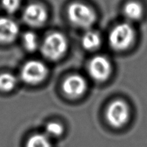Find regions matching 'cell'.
Segmentation results:
<instances>
[{
  "label": "cell",
  "mask_w": 147,
  "mask_h": 147,
  "mask_svg": "<svg viewBox=\"0 0 147 147\" xmlns=\"http://www.w3.org/2000/svg\"><path fill=\"white\" fill-rule=\"evenodd\" d=\"M135 32L128 23H121L113 27L109 34V44L113 50H126L134 43Z\"/></svg>",
  "instance_id": "cell-3"
},
{
  "label": "cell",
  "mask_w": 147,
  "mask_h": 147,
  "mask_svg": "<svg viewBox=\"0 0 147 147\" xmlns=\"http://www.w3.org/2000/svg\"><path fill=\"white\" fill-rule=\"evenodd\" d=\"M67 13L70 22L80 28H89L96 19L94 10L80 1L71 3L67 7Z\"/></svg>",
  "instance_id": "cell-1"
},
{
  "label": "cell",
  "mask_w": 147,
  "mask_h": 147,
  "mask_svg": "<svg viewBox=\"0 0 147 147\" xmlns=\"http://www.w3.org/2000/svg\"><path fill=\"white\" fill-rule=\"evenodd\" d=\"M17 78L11 73H4L0 75V90L11 91L17 85Z\"/></svg>",
  "instance_id": "cell-13"
},
{
  "label": "cell",
  "mask_w": 147,
  "mask_h": 147,
  "mask_svg": "<svg viewBox=\"0 0 147 147\" xmlns=\"http://www.w3.org/2000/svg\"><path fill=\"white\" fill-rule=\"evenodd\" d=\"M20 0H1L3 8L9 14L16 12L20 8Z\"/></svg>",
  "instance_id": "cell-16"
},
{
  "label": "cell",
  "mask_w": 147,
  "mask_h": 147,
  "mask_svg": "<svg viewBox=\"0 0 147 147\" xmlns=\"http://www.w3.org/2000/svg\"><path fill=\"white\" fill-rule=\"evenodd\" d=\"M18 24L11 19L0 18V43H10L17 38L19 34Z\"/></svg>",
  "instance_id": "cell-9"
},
{
  "label": "cell",
  "mask_w": 147,
  "mask_h": 147,
  "mask_svg": "<svg viewBox=\"0 0 147 147\" xmlns=\"http://www.w3.org/2000/svg\"><path fill=\"white\" fill-rule=\"evenodd\" d=\"M23 44L26 50L33 52L38 47V40L34 33L28 32L23 35Z\"/></svg>",
  "instance_id": "cell-14"
},
{
  "label": "cell",
  "mask_w": 147,
  "mask_h": 147,
  "mask_svg": "<svg viewBox=\"0 0 147 147\" xmlns=\"http://www.w3.org/2000/svg\"><path fill=\"white\" fill-rule=\"evenodd\" d=\"M143 13V7L138 1H128L123 7V14L126 18L130 21H137L140 20Z\"/></svg>",
  "instance_id": "cell-10"
},
{
  "label": "cell",
  "mask_w": 147,
  "mask_h": 147,
  "mask_svg": "<svg viewBox=\"0 0 147 147\" xmlns=\"http://www.w3.org/2000/svg\"><path fill=\"white\" fill-rule=\"evenodd\" d=\"M130 111L128 105L121 100L112 102L106 111V119L109 124L114 128L124 126L129 121Z\"/></svg>",
  "instance_id": "cell-4"
},
{
  "label": "cell",
  "mask_w": 147,
  "mask_h": 147,
  "mask_svg": "<svg viewBox=\"0 0 147 147\" xmlns=\"http://www.w3.org/2000/svg\"><path fill=\"white\" fill-rule=\"evenodd\" d=\"M22 17L24 22L28 25L37 27L45 24L47 19V12L41 4L33 3L25 7Z\"/></svg>",
  "instance_id": "cell-7"
},
{
  "label": "cell",
  "mask_w": 147,
  "mask_h": 147,
  "mask_svg": "<svg viewBox=\"0 0 147 147\" xmlns=\"http://www.w3.org/2000/svg\"><path fill=\"white\" fill-rule=\"evenodd\" d=\"M67 48V42L65 36L61 33L53 32L42 43L41 52L46 58L57 60L64 55Z\"/></svg>",
  "instance_id": "cell-2"
},
{
  "label": "cell",
  "mask_w": 147,
  "mask_h": 147,
  "mask_svg": "<svg viewBox=\"0 0 147 147\" xmlns=\"http://www.w3.org/2000/svg\"><path fill=\"white\" fill-rule=\"evenodd\" d=\"M112 67L109 60L103 56H96L91 60L88 65V73L93 80L103 82L111 76Z\"/></svg>",
  "instance_id": "cell-6"
},
{
  "label": "cell",
  "mask_w": 147,
  "mask_h": 147,
  "mask_svg": "<svg viewBox=\"0 0 147 147\" xmlns=\"http://www.w3.org/2000/svg\"><path fill=\"white\" fill-rule=\"evenodd\" d=\"M87 88V83L82 76L73 75L65 80L63 84V90L67 96L71 98H77L82 96Z\"/></svg>",
  "instance_id": "cell-8"
},
{
  "label": "cell",
  "mask_w": 147,
  "mask_h": 147,
  "mask_svg": "<svg viewBox=\"0 0 147 147\" xmlns=\"http://www.w3.org/2000/svg\"><path fill=\"white\" fill-rule=\"evenodd\" d=\"M101 44V39L97 32L88 31L83 35L82 38V45L88 50H94Z\"/></svg>",
  "instance_id": "cell-11"
},
{
  "label": "cell",
  "mask_w": 147,
  "mask_h": 147,
  "mask_svg": "<svg viewBox=\"0 0 147 147\" xmlns=\"http://www.w3.org/2000/svg\"><path fill=\"white\" fill-rule=\"evenodd\" d=\"M26 147H52L49 137L45 134H37L30 137Z\"/></svg>",
  "instance_id": "cell-12"
},
{
  "label": "cell",
  "mask_w": 147,
  "mask_h": 147,
  "mask_svg": "<svg viewBox=\"0 0 147 147\" xmlns=\"http://www.w3.org/2000/svg\"><path fill=\"white\" fill-rule=\"evenodd\" d=\"M63 132V126L57 122L48 123L45 127V135L48 137H57L62 135Z\"/></svg>",
  "instance_id": "cell-15"
},
{
  "label": "cell",
  "mask_w": 147,
  "mask_h": 147,
  "mask_svg": "<svg viewBox=\"0 0 147 147\" xmlns=\"http://www.w3.org/2000/svg\"><path fill=\"white\" fill-rule=\"evenodd\" d=\"M47 68L38 60H30L24 65L21 70V78L27 84L40 83L46 78Z\"/></svg>",
  "instance_id": "cell-5"
}]
</instances>
